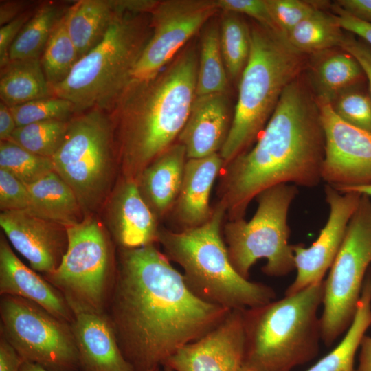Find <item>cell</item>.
Wrapping results in <instances>:
<instances>
[{
	"mask_svg": "<svg viewBox=\"0 0 371 371\" xmlns=\"http://www.w3.org/2000/svg\"><path fill=\"white\" fill-rule=\"evenodd\" d=\"M230 311L195 296L155 244L120 248L106 313L134 371L162 368L179 348L214 329Z\"/></svg>",
	"mask_w": 371,
	"mask_h": 371,
	"instance_id": "cell-1",
	"label": "cell"
},
{
	"mask_svg": "<svg viewBox=\"0 0 371 371\" xmlns=\"http://www.w3.org/2000/svg\"><path fill=\"white\" fill-rule=\"evenodd\" d=\"M324 146L317 102L295 79L283 91L255 145L223 169L218 196L226 216L244 218L250 202L271 187L317 186Z\"/></svg>",
	"mask_w": 371,
	"mask_h": 371,
	"instance_id": "cell-2",
	"label": "cell"
},
{
	"mask_svg": "<svg viewBox=\"0 0 371 371\" xmlns=\"http://www.w3.org/2000/svg\"><path fill=\"white\" fill-rule=\"evenodd\" d=\"M199 51L188 44L156 75L132 80L111 110L115 154L124 179L177 142L196 97Z\"/></svg>",
	"mask_w": 371,
	"mask_h": 371,
	"instance_id": "cell-3",
	"label": "cell"
},
{
	"mask_svg": "<svg viewBox=\"0 0 371 371\" xmlns=\"http://www.w3.org/2000/svg\"><path fill=\"white\" fill-rule=\"evenodd\" d=\"M203 225L185 230L160 228L158 243L183 270L190 291L200 300L229 310H243L276 299L273 288L242 277L232 265L222 234L226 216L218 201Z\"/></svg>",
	"mask_w": 371,
	"mask_h": 371,
	"instance_id": "cell-4",
	"label": "cell"
},
{
	"mask_svg": "<svg viewBox=\"0 0 371 371\" xmlns=\"http://www.w3.org/2000/svg\"><path fill=\"white\" fill-rule=\"evenodd\" d=\"M324 281L243 310V366L254 371H292L317 355Z\"/></svg>",
	"mask_w": 371,
	"mask_h": 371,
	"instance_id": "cell-5",
	"label": "cell"
},
{
	"mask_svg": "<svg viewBox=\"0 0 371 371\" xmlns=\"http://www.w3.org/2000/svg\"><path fill=\"white\" fill-rule=\"evenodd\" d=\"M250 54L240 76L231 128L219 153L225 165L258 139L302 65V53L283 34L256 24L250 27Z\"/></svg>",
	"mask_w": 371,
	"mask_h": 371,
	"instance_id": "cell-6",
	"label": "cell"
},
{
	"mask_svg": "<svg viewBox=\"0 0 371 371\" xmlns=\"http://www.w3.org/2000/svg\"><path fill=\"white\" fill-rule=\"evenodd\" d=\"M151 34L150 12H119L102 40L51 88L52 96L72 102L76 115L92 109L109 113L131 81Z\"/></svg>",
	"mask_w": 371,
	"mask_h": 371,
	"instance_id": "cell-7",
	"label": "cell"
},
{
	"mask_svg": "<svg viewBox=\"0 0 371 371\" xmlns=\"http://www.w3.org/2000/svg\"><path fill=\"white\" fill-rule=\"evenodd\" d=\"M296 186L280 184L259 193L256 211L249 221L229 220L223 227L229 258L236 271L249 278L252 266L260 259L266 264L262 271L282 277L295 269L287 217L297 194Z\"/></svg>",
	"mask_w": 371,
	"mask_h": 371,
	"instance_id": "cell-8",
	"label": "cell"
},
{
	"mask_svg": "<svg viewBox=\"0 0 371 371\" xmlns=\"http://www.w3.org/2000/svg\"><path fill=\"white\" fill-rule=\"evenodd\" d=\"M66 229L67 251L57 269L43 277L63 295L74 314L106 313L116 271L110 243L91 218Z\"/></svg>",
	"mask_w": 371,
	"mask_h": 371,
	"instance_id": "cell-9",
	"label": "cell"
},
{
	"mask_svg": "<svg viewBox=\"0 0 371 371\" xmlns=\"http://www.w3.org/2000/svg\"><path fill=\"white\" fill-rule=\"evenodd\" d=\"M116 155L113 126L106 112L75 115L60 147L52 157L54 171L71 187L82 208L102 199Z\"/></svg>",
	"mask_w": 371,
	"mask_h": 371,
	"instance_id": "cell-10",
	"label": "cell"
},
{
	"mask_svg": "<svg viewBox=\"0 0 371 371\" xmlns=\"http://www.w3.org/2000/svg\"><path fill=\"white\" fill-rule=\"evenodd\" d=\"M324 283L322 341L332 346L351 324L371 264V198L361 194Z\"/></svg>",
	"mask_w": 371,
	"mask_h": 371,
	"instance_id": "cell-11",
	"label": "cell"
},
{
	"mask_svg": "<svg viewBox=\"0 0 371 371\" xmlns=\"http://www.w3.org/2000/svg\"><path fill=\"white\" fill-rule=\"evenodd\" d=\"M0 335L23 361L50 371H78V352L71 324L30 300L3 295Z\"/></svg>",
	"mask_w": 371,
	"mask_h": 371,
	"instance_id": "cell-12",
	"label": "cell"
},
{
	"mask_svg": "<svg viewBox=\"0 0 371 371\" xmlns=\"http://www.w3.org/2000/svg\"><path fill=\"white\" fill-rule=\"evenodd\" d=\"M218 10L216 0L157 1L150 12L152 34L132 80L159 73Z\"/></svg>",
	"mask_w": 371,
	"mask_h": 371,
	"instance_id": "cell-13",
	"label": "cell"
},
{
	"mask_svg": "<svg viewBox=\"0 0 371 371\" xmlns=\"http://www.w3.org/2000/svg\"><path fill=\"white\" fill-rule=\"evenodd\" d=\"M317 104L325 141L322 180L337 190L371 183V133L343 120L331 104Z\"/></svg>",
	"mask_w": 371,
	"mask_h": 371,
	"instance_id": "cell-14",
	"label": "cell"
},
{
	"mask_svg": "<svg viewBox=\"0 0 371 371\" xmlns=\"http://www.w3.org/2000/svg\"><path fill=\"white\" fill-rule=\"evenodd\" d=\"M324 192L330 209L327 221L311 246L292 245L297 275L284 295L296 293L324 280L339 251L361 196L352 191L340 192L327 184Z\"/></svg>",
	"mask_w": 371,
	"mask_h": 371,
	"instance_id": "cell-15",
	"label": "cell"
},
{
	"mask_svg": "<svg viewBox=\"0 0 371 371\" xmlns=\"http://www.w3.org/2000/svg\"><path fill=\"white\" fill-rule=\"evenodd\" d=\"M244 352L243 310H232L214 329L179 348L162 368L172 371H239Z\"/></svg>",
	"mask_w": 371,
	"mask_h": 371,
	"instance_id": "cell-16",
	"label": "cell"
},
{
	"mask_svg": "<svg viewBox=\"0 0 371 371\" xmlns=\"http://www.w3.org/2000/svg\"><path fill=\"white\" fill-rule=\"evenodd\" d=\"M0 225L13 247L44 275L54 271L68 245L66 227L28 211H4Z\"/></svg>",
	"mask_w": 371,
	"mask_h": 371,
	"instance_id": "cell-17",
	"label": "cell"
},
{
	"mask_svg": "<svg viewBox=\"0 0 371 371\" xmlns=\"http://www.w3.org/2000/svg\"><path fill=\"white\" fill-rule=\"evenodd\" d=\"M232 119L227 92L196 95L177 142L184 146L188 159L220 153Z\"/></svg>",
	"mask_w": 371,
	"mask_h": 371,
	"instance_id": "cell-18",
	"label": "cell"
},
{
	"mask_svg": "<svg viewBox=\"0 0 371 371\" xmlns=\"http://www.w3.org/2000/svg\"><path fill=\"white\" fill-rule=\"evenodd\" d=\"M71 326L80 371H134L120 350L106 313H74Z\"/></svg>",
	"mask_w": 371,
	"mask_h": 371,
	"instance_id": "cell-19",
	"label": "cell"
},
{
	"mask_svg": "<svg viewBox=\"0 0 371 371\" xmlns=\"http://www.w3.org/2000/svg\"><path fill=\"white\" fill-rule=\"evenodd\" d=\"M0 295L33 302L70 324L74 317L63 295L43 276L22 262L3 235L0 238Z\"/></svg>",
	"mask_w": 371,
	"mask_h": 371,
	"instance_id": "cell-20",
	"label": "cell"
},
{
	"mask_svg": "<svg viewBox=\"0 0 371 371\" xmlns=\"http://www.w3.org/2000/svg\"><path fill=\"white\" fill-rule=\"evenodd\" d=\"M224 166L219 153L187 159L181 189L170 212L178 231L201 226L210 218L214 210L210 205L211 191Z\"/></svg>",
	"mask_w": 371,
	"mask_h": 371,
	"instance_id": "cell-21",
	"label": "cell"
},
{
	"mask_svg": "<svg viewBox=\"0 0 371 371\" xmlns=\"http://www.w3.org/2000/svg\"><path fill=\"white\" fill-rule=\"evenodd\" d=\"M111 229L123 249H134L158 243V219L139 191L137 182L124 179L111 206Z\"/></svg>",
	"mask_w": 371,
	"mask_h": 371,
	"instance_id": "cell-22",
	"label": "cell"
},
{
	"mask_svg": "<svg viewBox=\"0 0 371 371\" xmlns=\"http://www.w3.org/2000/svg\"><path fill=\"white\" fill-rule=\"evenodd\" d=\"M187 159L184 146L176 142L155 158L137 180L142 196L158 220L170 213L175 205Z\"/></svg>",
	"mask_w": 371,
	"mask_h": 371,
	"instance_id": "cell-23",
	"label": "cell"
},
{
	"mask_svg": "<svg viewBox=\"0 0 371 371\" xmlns=\"http://www.w3.org/2000/svg\"><path fill=\"white\" fill-rule=\"evenodd\" d=\"M142 8L141 0H80L71 4L65 19L79 58L89 52L102 40L119 12H139Z\"/></svg>",
	"mask_w": 371,
	"mask_h": 371,
	"instance_id": "cell-24",
	"label": "cell"
},
{
	"mask_svg": "<svg viewBox=\"0 0 371 371\" xmlns=\"http://www.w3.org/2000/svg\"><path fill=\"white\" fill-rule=\"evenodd\" d=\"M31 213L65 227L80 221L81 205L71 187L54 170L27 186Z\"/></svg>",
	"mask_w": 371,
	"mask_h": 371,
	"instance_id": "cell-25",
	"label": "cell"
},
{
	"mask_svg": "<svg viewBox=\"0 0 371 371\" xmlns=\"http://www.w3.org/2000/svg\"><path fill=\"white\" fill-rule=\"evenodd\" d=\"M0 70L1 102L9 108L52 96L40 58L10 60Z\"/></svg>",
	"mask_w": 371,
	"mask_h": 371,
	"instance_id": "cell-26",
	"label": "cell"
},
{
	"mask_svg": "<svg viewBox=\"0 0 371 371\" xmlns=\"http://www.w3.org/2000/svg\"><path fill=\"white\" fill-rule=\"evenodd\" d=\"M371 325V269L364 279L354 319L339 344L306 371H355V359Z\"/></svg>",
	"mask_w": 371,
	"mask_h": 371,
	"instance_id": "cell-27",
	"label": "cell"
},
{
	"mask_svg": "<svg viewBox=\"0 0 371 371\" xmlns=\"http://www.w3.org/2000/svg\"><path fill=\"white\" fill-rule=\"evenodd\" d=\"M69 6L52 1L38 4L12 44L10 60L41 58L51 34Z\"/></svg>",
	"mask_w": 371,
	"mask_h": 371,
	"instance_id": "cell-28",
	"label": "cell"
},
{
	"mask_svg": "<svg viewBox=\"0 0 371 371\" xmlns=\"http://www.w3.org/2000/svg\"><path fill=\"white\" fill-rule=\"evenodd\" d=\"M364 76L357 60L345 51L326 57L312 75L317 102L332 104L344 92L358 85Z\"/></svg>",
	"mask_w": 371,
	"mask_h": 371,
	"instance_id": "cell-29",
	"label": "cell"
},
{
	"mask_svg": "<svg viewBox=\"0 0 371 371\" xmlns=\"http://www.w3.org/2000/svg\"><path fill=\"white\" fill-rule=\"evenodd\" d=\"M228 78L221 49L219 27L210 23L201 37L196 95L227 92Z\"/></svg>",
	"mask_w": 371,
	"mask_h": 371,
	"instance_id": "cell-30",
	"label": "cell"
},
{
	"mask_svg": "<svg viewBox=\"0 0 371 371\" xmlns=\"http://www.w3.org/2000/svg\"><path fill=\"white\" fill-rule=\"evenodd\" d=\"M345 35L332 14L317 9L292 29L286 38L298 52L308 53L340 47Z\"/></svg>",
	"mask_w": 371,
	"mask_h": 371,
	"instance_id": "cell-31",
	"label": "cell"
},
{
	"mask_svg": "<svg viewBox=\"0 0 371 371\" xmlns=\"http://www.w3.org/2000/svg\"><path fill=\"white\" fill-rule=\"evenodd\" d=\"M219 26L221 49L228 77L241 76L249 57L250 27L233 12H223Z\"/></svg>",
	"mask_w": 371,
	"mask_h": 371,
	"instance_id": "cell-32",
	"label": "cell"
},
{
	"mask_svg": "<svg viewBox=\"0 0 371 371\" xmlns=\"http://www.w3.org/2000/svg\"><path fill=\"white\" fill-rule=\"evenodd\" d=\"M79 59L77 49L67 32L64 16L51 34L40 58L51 88L68 76Z\"/></svg>",
	"mask_w": 371,
	"mask_h": 371,
	"instance_id": "cell-33",
	"label": "cell"
},
{
	"mask_svg": "<svg viewBox=\"0 0 371 371\" xmlns=\"http://www.w3.org/2000/svg\"><path fill=\"white\" fill-rule=\"evenodd\" d=\"M69 122L52 120L16 127L9 141L34 154L52 158L63 142Z\"/></svg>",
	"mask_w": 371,
	"mask_h": 371,
	"instance_id": "cell-34",
	"label": "cell"
},
{
	"mask_svg": "<svg viewBox=\"0 0 371 371\" xmlns=\"http://www.w3.org/2000/svg\"><path fill=\"white\" fill-rule=\"evenodd\" d=\"M0 169H3L28 186L52 171V158L41 156L12 141L0 142Z\"/></svg>",
	"mask_w": 371,
	"mask_h": 371,
	"instance_id": "cell-35",
	"label": "cell"
},
{
	"mask_svg": "<svg viewBox=\"0 0 371 371\" xmlns=\"http://www.w3.org/2000/svg\"><path fill=\"white\" fill-rule=\"evenodd\" d=\"M10 109L16 127L52 120L69 121L76 115L72 102L55 96L33 100Z\"/></svg>",
	"mask_w": 371,
	"mask_h": 371,
	"instance_id": "cell-36",
	"label": "cell"
},
{
	"mask_svg": "<svg viewBox=\"0 0 371 371\" xmlns=\"http://www.w3.org/2000/svg\"><path fill=\"white\" fill-rule=\"evenodd\" d=\"M357 87L341 94L332 106L343 120L371 133V96Z\"/></svg>",
	"mask_w": 371,
	"mask_h": 371,
	"instance_id": "cell-37",
	"label": "cell"
},
{
	"mask_svg": "<svg viewBox=\"0 0 371 371\" xmlns=\"http://www.w3.org/2000/svg\"><path fill=\"white\" fill-rule=\"evenodd\" d=\"M272 18L285 36L305 18L319 9L316 3L301 0H267Z\"/></svg>",
	"mask_w": 371,
	"mask_h": 371,
	"instance_id": "cell-38",
	"label": "cell"
},
{
	"mask_svg": "<svg viewBox=\"0 0 371 371\" xmlns=\"http://www.w3.org/2000/svg\"><path fill=\"white\" fill-rule=\"evenodd\" d=\"M0 208L1 212L32 210L27 186L3 169H0Z\"/></svg>",
	"mask_w": 371,
	"mask_h": 371,
	"instance_id": "cell-39",
	"label": "cell"
},
{
	"mask_svg": "<svg viewBox=\"0 0 371 371\" xmlns=\"http://www.w3.org/2000/svg\"><path fill=\"white\" fill-rule=\"evenodd\" d=\"M216 2L219 10L246 14L262 27L280 32L272 18L267 0H216Z\"/></svg>",
	"mask_w": 371,
	"mask_h": 371,
	"instance_id": "cell-40",
	"label": "cell"
},
{
	"mask_svg": "<svg viewBox=\"0 0 371 371\" xmlns=\"http://www.w3.org/2000/svg\"><path fill=\"white\" fill-rule=\"evenodd\" d=\"M31 8L0 28V68L10 62L9 51L21 29L33 15L35 9Z\"/></svg>",
	"mask_w": 371,
	"mask_h": 371,
	"instance_id": "cell-41",
	"label": "cell"
},
{
	"mask_svg": "<svg viewBox=\"0 0 371 371\" xmlns=\"http://www.w3.org/2000/svg\"><path fill=\"white\" fill-rule=\"evenodd\" d=\"M340 47L352 56L361 67L368 79L371 96V46L360 38L345 35Z\"/></svg>",
	"mask_w": 371,
	"mask_h": 371,
	"instance_id": "cell-42",
	"label": "cell"
},
{
	"mask_svg": "<svg viewBox=\"0 0 371 371\" xmlns=\"http://www.w3.org/2000/svg\"><path fill=\"white\" fill-rule=\"evenodd\" d=\"M332 10L333 19L342 30L358 36L371 46V24L352 16L335 3Z\"/></svg>",
	"mask_w": 371,
	"mask_h": 371,
	"instance_id": "cell-43",
	"label": "cell"
},
{
	"mask_svg": "<svg viewBox=\"0 0 371 371\" xmlns=\"http://www.w3.org/2000/svg\"><path fill=\"white\" fill-rule=\"evenodd\" d=\"M23 361L14 347L0 335V371H20Z\"/></svg>",
	"mask_w": 371,
	"mask_h": 371,
	"instance_id": "cell-44",
	"label": "cell"
},
{
	"mask_svg": "<svg viewBox=\"0 0 371 371\" xmlns=\"http://www.w3.org/2000/svg\"><path fill=\"white\" fill-rule=\"evenodd\" d=\"M335 3L352 16L371 24V0H339Z\"/></svg>",
	"mask_w": 371,
	"mask_h": 371,
	"instance_id": "cell-45",
	"label": "cell"
},
{
	"mask_svg": "<svg viewBox=\"0 0 371 371\" xmlns=\"http://www.w3.org/2000/svg\"><path fill=\"white\" fill-rule=\"evenodd\" d=\"M31 3L21 1H1L0 3V25L8 23L20 14L32 8Z\"/></svg>",
	"mask_w": 371,
	"mask_h": 371,
	"instance_id": "cell-46",
	"label": "cell"
},
{
	"mask_svg": "<svg viewBox=\"0 0 371 371\" xmlns=\"http://www.w3.org/2000/svg\"><path fill=\"white\" fill-rule=\"evenodd\" d=\"M16 128L15 120L10 108L0 102V140L9 141Z\"/></svg>",
	"mask_w": 371,
	"mask_h": 371,
	"instance_id": "cell-47",
	"label": "cell"
},
{
	"mask_svg": "<svg viewBox=\"0 0 371 371\" xmlns=\"http://www.w3.org/2000/svg\"><path fill=\"white\" fill-rule=\"evenodd\" d=\"M359 351V364L355 371H371V337L363 336Z\"/></svg>",
	"mask_w": 371,
	"mask_h": 371,
	"instance_id": "cell-48",
	"label": "cell"
},
{
	"mask_svg": "<svg viewBox=\"0 0 371 371\" xmlns=\"http://www.w3.org/2000/svg\"><path fill=\"white\" fill-rule=\"evenodd\" d=\"M340 192H355L357 193H359L360 194H364L371 198V183L363 185V186H354V187H349L343 188L340 190H338Z\"/></svg>",
	"mask_w": 371,
	"mask_h": 371,
	"instance_id": "cell-49",
	"label": "cell"
},
{
	"mask_svg": "<svg viewBox=\"0 0 371 371\" xmlns=\"http://www.w3.org/2000/svg\"><path fill=\"white\" fill-rule=\"evenodd\" d=\"M20 371H50L37 364L24 361L21 365Z\"/></svg>",
	"mask_w": 371,
	"mask_h": 371,
	"instance_id": "cell-50",
	"label": "cell"
},
{
	"mask_svg": "<svg viewBox=\"0 0 371 371\" xmlns=\"http://www.w3.org/2000/svg\"><path fill=\"white\" fill-rule=\"evenodd\" d=\"M239 371H254V370L245 366H243Z\"/></svg>",
	"mask_w": 371,
	"mask_h": 371,
	"instance_id": "cell-51",
	"label": "cell"
},
{
	"mask_svg": "<svg viewBox=\"0 0 371 371\" xmlns=\"http://www.w3.org/2000/svg\"><path fill=\"white\" fill-rule=\"evenodd\" d=\"M149 371H163V368H154V369H152Z\"/></svg>",
	"mask_w": 371,
	"mask_h": 371,
	"instance_id": "cell-52",
	"label": "cell"
},
{
	"mask_svg": "<svg viewBox=\"0 0 371 371\" xmlns=\"http://www.w3.org/2000/svg\"><path fill=\"white\" fill-rule=\"evenodd\" d=\"M163 368V371H172L168 368Z\"/></svg>",
	"mask_w": 371,
	"mask_h": 371,
	"instance_id": "cell-53",
	"label": "cell"
}]
</instances>
